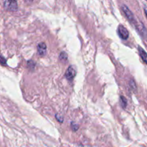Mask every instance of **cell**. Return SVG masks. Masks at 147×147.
<instances>
[{
	"label": "cell",
	"instance_id": "obj_2",
	"mask_svg": "<svg viewBox=\"0 0 147 147\" xmlns=\"http://www.w3.org/2000/svg\"><path fill=\"white\" fill-rule=\"evenodd\" d=\"M122 9H123V11L125 15L126 16V18H128V20H129L131 22H132V23H134L136 25V24L137 23L136 20L135 18H134V14L132 13V12H131V11L129 9H128V7L125 6V5H123Z\"/></svg>",
	"mask_w": 147,
	"mask_h": 147
},
{
	"label": "cell",
	"instance_id": "obj_14",
	"mask_svg": "<svg viewBox=\"0 0 147 147\" xmlns=\"http://www.w3.org/2000/svg\"><path fill=\"white\" fill-rule=\"evenodd\" d=\"M25 2H28V3H31V2H33V0H25Z\"/></svg>",
	"mask_w": 147,
	"mask_h": 147
},
{
	"label": "cell",
	"instance_id": "obj_4",
	"mask_svg": "<svg viewBox=\"0 0 147 147\" xmlns=\"http://www.w3.org/2000/svg\"><path fill=\"white\" fill-rule=\"evenodd\" d=\"M76 75V70L74 68V66H70L68 69L66 70V73H65V77L66 78L69 80V82H71L74 80V77Z\"/></svg>",
	"mask_w": 147,
	"mask_h": 147
},
{
	"label": "cell",
	"instance_id": "obj_8",
	"mask_svg": "<svg viewBox=\"0 0 147 147\" xmlns=\"http://www.w3.org/2000/svg\"><path fill=\"white\" fill-rule=\"evenodd\" d=\"M121 106L123 107V108H125L127 106V100L123 96H121Z\"/></svg>",
	"mask_w": 147,
	"mask_h": 147
},
{
	"label": "cell",
	"instance_id": "obj_3",
	"mask_svg": "<svg viewBox=\"0 0 147 147\" xmlns=\"http://www.w3.org/2000/svg\"><path fill=\"white\" fill-rule=\"evenodd\" d=\"M118 35L121 37V38L123 40H126L128 39V36H129V32H128V30L122 25H120L118 28Z\"/></svg>",
	"mask_w": 147,
	"mask_h": 147
},
{
	"label": "cell",
	"instance_id": "obj_5",
	"mask_svg": "<svg viewBox=\"0 0 147 147\" xmlns=\"http://www.w3.org/2000/svg\"><path fill=\"white\" fill-rule=\"evenodd\" d=\"M38 53L40 56H44L46 53V45L45 43H40L38 45Z\"/></svg>",
	"mask_w": 147,
	"mask_h": 147
},
{
	"label": "cell",
	"instance_id": "obj_13",
	"mask_svg": "<svg viewBox=\"0 0 147 147\" xmlns=\"http://www.w3.org/2000/svg\"><path fill=\"white\" fill-rule=\"evenodd\" d=\"M144 12H145V15L147 18V7H144Z\"/></svg>",
	"mask_w": 147,
	"mask_h": 147
},
{
	"label": "cell",
	"instance_id": "obj_6",
	"mask_svg": "<svg viewBox=\"0 0 147 147\" xmlns=\"http://www.w3.org/2000/svg\"><path fill=\"white\" fill-rule=\"evenodd\" d=\"M138 52H139L140 56H141V59L147 64V53L142 49L141 47H138Z\"/></svg>",
	"mask_w": 147,
	"mask_h": 147
},
{
	"label": "cell",
	"instance_id": "obj_1",
	"mask_svg": "<svg viewBox=\"0 0 147 147\" xmlns=\"http://www.w3.org/2000/svg\"><path fill=\"white\" fill-rule=\"evenodd\" d=\"M4 7L7 10L9 11H16L18 8L16 0H5Z\"/></svg>",
	"mask_w": 147,
	"mask_h": 147
},
{
	"label": "cell",
	"instance_id": "obj_10",
	"mask_svg": "<svg viewBox=\"0 0 147 147\" xmlns=\"http://www.w3.org/2000/svg\"><path fill=\"white\" fill-rule=\"evenodd\" d=\"M0 63H2V64H6V59L2 56H0Z\"/></svg>",
	"mask_w": 147,
	"mask_h": 147
},
{
	"label": "cell",
	"instance_id": "obj_9",
	"mask_svg": "<svg viewBox=\"0 0 147 147\" xmlns=\"http://www.w3.org/2000/svg\"><path fill=\"white\" fill-rule=\"evenodd\" d=\"M71 128H72V130H73V131H77V130H78L79 125H77V124H75V123H71Z\"/></svg>",
	"mask_w": 147,
	"mask_h": 147
},
{
	"label": "cell",
	"instance_id": "obj_11",
	"mask_svg": "<svg viewBox=\"0 0 147 147\" xmlns=\"http://www.w3.org/2000/svg\"><path fill=\"white\" fill-rule=\"evenodd\" d=\"M56 120H58V121H59V122H63V118H61V117H59V115H58V114L56 115Z\"/></svg>",
	"mask_w": 147,
	"mask_h": 147
},
{
	"label": "cell",
	"instance_id": "obj_12",
	"mask_svg": "<svg viewBox=\"0 0 147 147\" xmlns=\"http://www.w3.org/2000/svg\"><path fill=\"white\" fill-rule=\"evenodd\" d=\"M130 84H132V85L131 84V87H132L134 89H136V84H135V82H134V80H131V82H130Z\"/></svg>",
	"mask_w": 147,
	"mask_h": 147
},
{
	"label": "cell",
	"instance_id": "obj_7",
	"mask_svg": "<svg viewBox=\"0 0 147 147\" xmlns=\"http://www.w3.org/2000/svg\"><path fill=\"white\" fill-rule=\"evenodd\" d=\"M59 59H60V60L61 61H66L68 59V56L67 54H66V52H61V53H60V56H59Z\"/></svg>",
	"mask_w": 147,
	"mask_h": 147
}]
</instances>
